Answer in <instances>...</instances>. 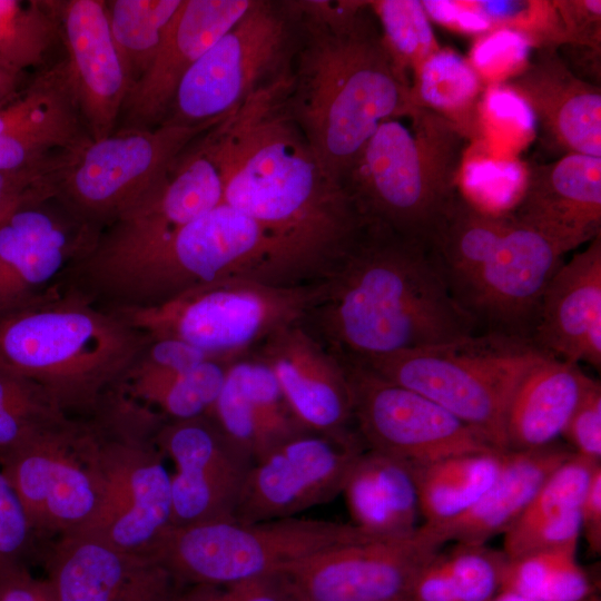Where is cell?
<instances>
[{"instance_id":"6da1fadb","label":"cell","mask_w":601,"mask_h":601,"mask_svg":"<svg viewBox=\"0 0 601 601\" xmlns=\"http://www.w3.org/2000/svg\"><path fill=\"white\" fill-rule=\"evenodd\" d=\"M288 71L224 122L223 203L244 213L292 254L303 280H324L365 223L324 170L284 105Z\"/></svg>"},{"instance_id":"7a4b0ae2","label":"cell","mask_w":601,"mask_h":601,"mask_svg":"<svg viewBox=\"0 0 601 601\" xmlns=\"http://www.w3.org/2000/svg\"><path fill=\"white\" fill-rule=\"evenodd\" d=\"M297 22L285 108L327 175L342 186L385 119L411 102L368 1H287Z\"/></svg>"},{"instance_id":"3957f363","label":"cell","mask_w":601,"mask_h":601,"mask_svg":"<svg viewBox=\"0 0 601 601\" xmlns=\"http://www.w3.org/2000/svg\"><path fill=\"white\" fill-rule=\"evenodd\" d=\"M303 322L344 363L449 342L477 326L427 242L366 223Z\"/></svg>"},{"instance_id":"277c9868","label":"cell","mask_w":601,"mask_h":601,"mask_svg":"<svg viewBox=\"0 0 601 601\" xmlns=\"http://www.w3.org/2000/svg\"><path fill=\"white\" fill-rule=\"evenodd\" d=\"M292 270V256L275 236L221 203L139 248L105 257H78L59 284L62 290L101 308L122 311L157 306L227 277L282 284Z\"/></svg>"},{"instance_id":"5b68a950","label":"cell","mask_w":601,"mask_h":601,"mask_svg":"<svg viewBox=\"0 0 601 601\" xmlns=\"http://www.w3.org/2000/svg\"><path fill=\"white\" fill-rule=\"evenodd\" d=\"M150 337L59 285L0 315V373L41 388L67 415L87 417Z\"/></svg>"},{"instance_id":"8992f818","label":"cell","mask_w":601,"mask_h":601,"mask_svg":"<svg viewBox=\"0 0 601 601\" xmlns=\"http://www.w3.org/2000/svg\"><path fill=\"white\" fill-rule=\"evenodd\" d=\"M467 140L440 114L411 104L380 124L342 187L364 223L428 243L460 193Z\"/></svg>"},{"instance_id":"52a82bcc","label":"cell","mask_w":601,"mask_h":601,"mask_svg":"<svg viewBox=\"0 0 601 601\" xmlns=\"http://www.w3.org/2000/svg\"><path fill=\"white\" fill-rule=\"evenodd\" d=\"M543 355L529 338L486 332L352 364L428 397L506 451L510 398Z\"/></svg>"},{"instance_id":"ba28073f","label":"cell","mask_w":601,"mask_h":601,"mask_svg":"<svg viewBox=\"0 0 601 601\" xmlns=\"http://www.w3.org/2000/svg\"><path fill=\"white\" fill-rule=\"evenodd\" d=\"M87 417L96 434L102 497L86 531L147 554L173 526L171 475L154 440L166 418L117 388Z\"/></svg>"},{"instance_id":"9c48e42d","label":"cell","mask_w":601,"mask_h":601,"mask_svg":"<svg viewBox=\"0 0 601 601\" xmlns=\"http://www.w3.org/2000/svg\"><path fill=\"white\" fill-rule=\"evenodd\" d=\"M355 524L286 518L171 526L149 550L185 585L227 587L276 573L325 550L380 538Z\"/></svg>"},{"instance_id":"30bf717a","label":"cell","mask_w":601,"mask_h":601,"mask_svg":"<svg viewBox=\"0 0 601 601\" xmlns=\"http://www.w3.org/2000/svg\"><path fill=\"white\" fill-rule=\"evenodd\" d=\"M318 284L235 276L196 286L157 306L110 312L149 337L177 338L233 361L253 353L276 329L302 321Z\"/></svg>"},{"instance_id":"8fae6325","label":"cell","mask_w":601,"mask_h":601,"mask_svg":"<svg viewBox=\"0 0 601 601\" xmlns=\"http://www.w3.org/2000/svg\"><path fill=\"white\" fill-rule=\"evenodd\" d=\"M224 119L87 136L50 162L46 178L52 198L77 219L100 229L140 201L195 138Z\"/></svg>"},{"instance_id":"7c38bea8","label":"cell","mask_w":601,"mask_h":601,"mask_svg":"<svg viewBox=\"0 0 601 601\" xmlns=\"http://www.w3.org/2000/svg\"><path fill=\"white\" fill-rule=\"evenodd\" d=\"M297 22L287 1L254 0L180 80L161 124L221 120L288 71Z\"/></svg>"},{"instance_id":"4fadbf2b","label":"cell","mask_w":601,"mask_h":601,"mask_svg":"<svg viewBox=\"0 0 601 601\" xmlns=\"http://www.w3.org/2000/svg\"><path fill=\"white\" fill-rule=\"evenodd\" d=\"M38 536L88 530L101 504L97 441L88 417L69 416L0 457Z\"/></svg>"},{"instance_id":"5bb4252c","label":"cell","mask_w":601,"mask_h":601,"mask_svg":"<svg viewBox=\"0 0 601 601\" xmlns=\"http://www.w3.org/2000/svg\"><path fill=\"white\" fill-rule=\"evenodd\" d=\"M344 365L352 387L353 421L368 450L412 464L500 451L428 397L361 365Z\"/></svg>"},{"instance_id":"9a60e30c","label":"cell","mask_w":601,"mask_h":601,"mask_svg":"<svg viewBox=\"0 0 601 601\" xmlns=\"http://www.w3.org/2000/svg\"><path fill=\"white\" fill-rule=\"evenodd\" d=\"M442 541L427 524L404 536H380L335 546L285 566L306 601H393L410 595Z\"/></svg>"},{"instance_id":"2e32d148","label":"cell","mask_w":601,"mask_h":601,"mask_svg":"<svg viewBox=\"0 0 601 601\" xmlns=\"http://www.w3.org/2000/svg\"><path fill=\"white\" fill-rule=\"evenodd\" d=\"M358 439L314 432L298 434L256 460L244 483L234 519L243 523L296 516L342 493L364 451Z\"/></svg>"},{"instance_id":"e0dca14e","label":"cell","mask_w":601,"mask_h":601,"mask_svg":"<svg viewBox=\"0 0 601 601\" xmlns=\"http://www.w3.org/2000/svg\"><path fill=\"white\" fill-rule=\"evenodd\" d=\"M176 467L171 475L173 526L235 520L254 463L208 416L165 420L154 435Z\"/></svg>"},{"instance_id":"ac0fdd59","label":"cell","mask_w":601,"mask_h":601,"mask_svg":"<svg viewBox=\"0 0 601 601\" xmlns=\"http://www.w3.org/2000/svg\"><path fill=\"white\" fill-rule=\"evenodd\" d=\"M98 231L52 197L26 204L0 220V315L56 288Z\"/></svg>"},{"instance_id":"d6986e66","label":"cell","mask_w":601,"mask_h":601,"mask_svg":"<svg viewBox=\"0 0 601 601\" xmlns=\"http://www.w3.org/2000/svg\"><path fill=\"white\" fill-rule=\"evenodd\" d=\"M564 254L538 231L512 219L459 303L477 325L487 326L486 332L530 339L542 295Z\"/></svg>"},{"instance_id":"ffe728a7","label":"cell","mask_w":601,"mask_h":601,"mask_svg":"<svg viewBox=\"0 0 601 601\" xmlns=\"http://www.w3.org/2000/svg\"><path fill=\"white\" fill-rule=\"evenodd\" d=\"M46 570L57 601H178L185 593V584L151 556L88 531L59 536Z\"/></svg>"},{"instance_id":"44dd1931","label":"cell","mask_w":601,"mask_h":601,"mask_svg":"<svg viewBox=\"0 0 601 601\" xmlns=\"http://www.w3.org/2000/svg\"><path fill=\"white\" fill-rule=\"evenodd\" d=\"M275 375L298 422L309 432L339 440L348 430L353 396L347 370L303 319L272 333L253 353Z\"/></svg>"},{"instance_id":"7402d4cb","label":"cell","mask_w":601,"mask_h":601,"mask_svg":"<svg viewBox=\"0 0 601 601\" xmlns=\"http://www.w3.org/2000/svg\"><path fill=\"white\" fill-rule=\"evenodd\" d=\"M66 50L65 65L91 138L116 130L130 89L114 42L105 0H51Z\"/></svg>"},{"instance_id":"603a6c76","label":"cell","mask_w":601,"mask_h":601,"mask_svg":"<svg viewBox=\"0 0 601 601\" xmlns=\"http://www.w3.org/2000/svg\"><path fill=\"white\" fill-rule=\"evenodd\" d=\"M253 3L254 0H183L150 67L127 95L122 128L160 125L183 77Z\"/></svg>"},{"instance_id":"cb8c5ba5","label":"cell","mask_w":601,"mask_h":601,"mask_svg":"<svg viewBox=\"0 0 601 601\" xmlns=\"http://www.w3.org/2000/svg\"><path fill=\"white\" fill-rule=\"evenodd\" d=\"M506 214L564 253L601 235V158L565 154L528 167L525 186Z\"/></svg>"},{"instance_id":"d4e9b609","label":"cell","mask_w":601,"mask_h":601,"mask_svg":"<svg viewBox=\"0 0 601 601\" xmlns=\"http://www.w3.org/2000/svg\"><path fill=\"white\" fill-rule=\"evenodd\" d=\"M502 83L526 102L553 147L601 158V88L577 76L556 47L535 48L526 67Z\"/></svg>"},{"instance_id":"484cf974","label":"cell","mask_w":601,"mask_h":601,"mask_svg":"<svg viewBox=\"0 0 601 601\" xmlns=\"http://www.w3.org/2000/svg\"><path fill=\"white\" fill-rule=\"evenodd\" d=\"M254 460L307 431L292 412L270 368L253 354L234 359L207 414Z\"/></svg>"},{"instance_id":"4316f807","label":"cell","mask_w":601,"mask_h":601,"mask_svg":"<svg viewBox=\"0 0 601 601\" xmlns=\"http://www.w3.org/2000/svg\"><path fill=\"white\" fill-rule=\"evenodd\" d=\"M598 323L601 235L554 273L542 295L530 341L550 356L578 364L582 343Z\"/></svg>"},{"instance_id":"83f0119b","label":"cell","mask_w":601,"mask_h":601,"mask_svg":"<svg viewBox=\"0 0 601 601\" xmlns=\"http://www.w3.org/2000/svg\"><path fill=\"white\" fill-rule=\"evenodd\" d=\"M594 380L578 364L543 355L523 375L505 414L506 451L555 443Z\"/></svg>"},{"instance_id":"f1b7e54d","label":"cell","mask_w":601,"mask_h":601,"mask_svg":"<svg viewBox=\"0 0 601 601\" xmlns=\"http://www.w3.org/2000/svg\"><path fill=\"white\" fill-rule=\"evenodd\" d=\"M572 453L555 443L530 451H506L499 476L467 512L446 523L427 525L443 544H484L518 521L546 477Z\"/></svg>"},{"instance_id":"f546056e","label":"cell","mask_w":601,"mask_h":601,"mask_svg":"<svg viewBox=\"0 0 601 601\" xmlns=\"http://www.w3.org/2000/svg\"><path fill=\"white\" fill-rule=\"evenodd\" d=\"M342 493L353 524L381 536H404L420 525L418 496L410 463L363 451Z\"/></svg>"},{"instance_id":"4dcf8cb0","label":"cell","mask_w":601,"mask_h":601,"mask_svg":"<svg viewBox=\"0 0 601 601\" xmlns=\"http://www.w3.org/2000/svg\"><path fill=\"white\" fill-rule=\"evenodd\" d=\"M511 225L506 213L484 210L461 191L443 215L428 244L457 302Z\"/></svg>"},{"instance_id":"1f68e13d","label":"cell","mask_w":601,"mask_h":601,"mask_svg":"<svg viewBox=\"0 0 601 601\" xmlns=\"http://www.w3.org/2000/svg\"><path fill=\"white\" fill-rule=\"evenodd\" d=\"M505 453L486 451L410 463L424 523H446L467 512L499 476Z\"/></svg>"},{"instance_id":"d6a6232c","label":"cell","mask_w":601,"mask_h":601,"mask_svg":"<svg viewBox=\"0 0 601 601\" xmlns=\"http://www.w3.org/2000/svg\"><path fill=\"white\" fill-rule=\"evenodd\" d=\"M484 90L469 59L440 48L414 73L411 102L440 114L467 139L480 138L477 108Z\"/></svg>"},{"instance_id":"836d02e7","label":"cell","mask_w":601,"mask_h":601,"mask_svg":"<svg viewBox=\"0 0 601 601\" xmlns=\"http://www.w3.org/2000/svg\"><path fill=\"white\" fill-rule=\"evenodd\" d=\"M233 361L210 358L184 373L125 377L116 388L166 420L194 418L209 413Z\"/></svg>"},{"instance_id":"e575fe53","label":"cell","mask_w":601,"mask_h":601,"mask_svg":"<svg viewBox=\"0 0 601 601\" xmlns=\"http://www.w3.org/2000/svg\"><path fill=\"white\" fill-rule=\"evenodd\" d=\"M181 2L183 0L105 1L111 36L130 88L150 67Z\"/></svg>"},{"instance_id":"d590c367","label":"cell","mask_w":601,"mask_h":601,"mask_svg":"<svg viewBox=\"0 0 601 601\" xmlns=\"http://www.w3.org/2000/svg\"><path fill=\"white\" fill-rule=\"evenodd\" d=\"M60 41L51 0H0V63L22 75Z\"/></svg>"},{"instance_id":"8d00e7d4","label":"cell","mask_w":601,"mask_h":601,"mask_svg":"<svg viewBox=\"0 0 601 601\" xmlns=\"http://www.w3.org/2000/svg\"><path fill=\"white\" fill-rule=\"evenodd\" d=\"M368 4L390 53L411 83L420 66L440 49L422 1L378 0Z\"/></svg>"},{"instance_id":"74e56055","label":"cell","mask_w":601,"mask_h":601,"mask_svg":"<svg viewBox=\"0 0 601 601\" xmlns=\"http://www.w3.org/2000/svg\"><path fill=\"white\" fill-rule=\"evenodd\" d=\"M67 417L41 388L0 373V457Z\"/></svg>"},{"instance_id":"f35d334b","label":"cell","mask_w":601,"mask_h":601,"mask_svg":"<svg viewBox=\"0 0 601 601\" xmlns=\"http://www.w3.org/2000/svg\"><path fill=\"white\" fill-rule=\"evenodd\" d=\"M526 176L528 166L518 159L465 155L459 189L477 207L503 214L520 198Z\"/></svg>"},{"instance_id":"ab89813d","label":"cell","mask_w":601,"mask_h":601,"mask_svg":"<svg viewBox=\"0 0 601 601\" xmlns=\"http://www.w3.org/2000/svg\"><path fill=\"white\" fill-rule=\"evenodd\" d=\"M465 8L482 17L495 29L525 35L535 48L564 43L560 19L553 1L464 0Z\"/></svg>"},{"instance_id":"60d3db41","label":"cell","mask_w":601,"mask_h":601,"mask_svg":"<svg viewBox=\"0 0 601 601\" xmlns=\"http://www.w3.org/2000/svg\"><path fill=\"white\" fill-rule=\"evenodd\" d=\"M599 467L601 463L572 453L546 477L513 525H525L579 510Z\"/></svg>"},{"instance_id":"b9f144b4","label":"cell","mask_w":601,"mask_h":601,"mask_svg":"<svg viewBox=\"0 0 601 601\" xmlns=\"http://www.w3.org/2000/svg\"><path fill=\"white\" fill-rule=\"evenodd\" d=\"M442 554L457 601H491L500 592L503 551L485 543H457Z\"/></svg>"},{"instance_id":"7bdbcfd3","label":"cell","mask_w":601,"mask_h":601,"mask_svg":"<svg viewBox=\"0 0 601 601\" xmlns=\"http://www.w3.org/2000/svg\"><path fill=\"white\" fill-rule=\"evenodd\" d=\"M534 49L535 46L525 35L495 29L474 43L469 61L483 82L502 83L526 67Z\"/></svg>"},{"instance_id":"ee69618b","label":"cell","mask_w":601,"mask_h":601,"mask_svg":"<svg viewBox=\"0 0 601 601\" xmlns=\"http://www.w3.org/2000/svg\"><path fill=\"white\" fill-rule=\"evenodd\" d=\"M581 536L580 509L525 525H513L504 533L503 553L515 559L535 552L578 549Z\"/></svg>"},{"instance_id":"f6af8a7d","label":"cell","mask_w":601,"mask_h":601,"mask_svg":"<svg viewBox=\"0 0 601 601\" xmlns=\"http://www.w3.org/2000/svg\"><path fill=\"white\" fill-rule=\"evenodd\" d=\"M37 540L21 501L0 470V578L27 569Z\"/></svg>"},{"instance_id":"bcb514c9","label":"cell","mask_w":601,"mask_h":601,"mask_svg":"<svg viewBox=\"0 0 601 601\" xmlns=\"http://www.w3.org/2000/svg\"><path fill=\"white\" fill-rule=\"evenodd\" d=\"M480 134L503 128L516 135L519 142H526L536 127L534 116L526 102L504 83L489 85L477 108Z\"/></svg>"},{"instance_id":"7dc6e473","label":"cell","mask_w":601,"mask_h":601,"mask_svg":"<svg viewBox=\"0 0 601 601\" xmlns=\"http://www.w3.org/2000/svg\"><path fill=\"white\" fill-rule=\"evenodd\" d=\"M210 358L216 357L184 341L170 337H150L122 378L150 374L184 373Z\"/></svg>"},{"instance_id":"c3c4849f","label":"cell","mask_w":601,"mask_h":601,"mask_svg":"<svg viewBox=\"0 0 601 601\" xmlns=\"http://www.w3.org/2000/svg\"><path fill=\"white\" fill-rule=\"evenodd\" d=\"M572 452L601 463V384L593 381L571 415L562 434Z\"/></svg>"},{"instance_id":"681fc988","label":"cell","mask_w":601,"mask_h":601,"mask_svg":"<svg viewBox=\"0 0 601 601\" xmlns=\"http://www.w3.org/2000/svg\"><path fill=\"white\" fill-rule=\"evenodd\" d=\"M564 43L601 49V1H553Z\"/></svg>"},{"instance_id":"f907efd6","label":"cell","mask_w":601,"mask_h":601,"mask_svg":"<svg viewBox=\"0 0 601 601\" xmlns=\"http://www.w3.org/2000/svg\"><path fill=\"white\" fill-rule=\"evenodd\" d=\"M48 166L0 169V220L26 204L52 197L46 178Z\"/></svg>"},{"instance_id":"816d5d0a","label":"cell","mask_w":601,"mask_h":601,"mask_svg":"<svg viewBox=\"0 0 601 601\" xmlns=\"http://www.w3.org/2000/svg\"><path fill=\"white\" fill-rule=\"evenodd\" d=\"M294 590L282 572L217 589L207 601H287Z\"/></svg>"},{"instance_id":"f5cc1de1","label":"cell","mask_w":601,"mask_h":601,"mask_svg":"<svg viewBox=\"0 0 601 601\" xmlns=\"http://www.w3.org/2000/svg\"><path fill=\"white\" fill-rule=\"evenodd\" d=\"M408 598L413 601H457L440 551L422 568Z\"/></svg>"},{"instance_id":"db71d44e","label":"cell","mask_w":601,"mask_h":601,"mask_svg":"<svg viewBox=\"0 0 601 601\" xmlns=\"http://www.w3.org/2000/svg\"><path fill=\"white\" fill-rule=\"evenodd\" d=\"M422 4L430 20L464 33H487L490 24L460 1L424 0Z\"/></svg>"},{"instance_id":"11a10c76","label":"cell","mask_w":601,"mask_h":601,"mask_svg":"<svg viewBox=\"0 0 601 601\" xmlns=\"http://www.w3.org/2000/svg\"><path fill=\"white\" fill-rule=\"evenodd\" d=\"M0 601H57L48 581L22 569L0 578Z\"/></svg>"},{"instance_id":"9f6ffc18","label":"cell","mask_w":601,"mask_h":601,"mask_svg":"<svg viewBox=\"0 0 601 601\" xmlns=\"http://www.w3.org/2000/svg\"><path fill=\"white\" fill-rule=\"evenodd\" d=\"M581 535L585 539L589 551L601 552V467L593 476L590 487L580 506Z\"/></svg>"},{"instance_id":"6f0895ef","label":"cell","mask_w":601,"mask_h":601,"mask_svg":"<svg viewBox=\"0 0 601 601\" xmlns=\"http://www.w3.org/2000/svg\"><path fill=\"white\" fill-rule=\"evenodd\" d=\"M21 75L0 63V106L19 91Z\"/></svg>"},{"instance_id":"680465c9","label":"cell","mask_w":601,"mask_h":601,"mask_svg":"<svg viewBox=\"0 0 601 601\" xmlns=\"http://www.w3.org/2000/svg\"><path fill=\"white\" fill-rule=\"evenodd\" d=\"M217 589L216 587L193 585L178 601H207Z\"/></svg>"},{"instance_id":"91938a15","label":"cell","mask_w":601,"mask_h":601,"mask_svg":"<svg viewBox=\"0 0 601 601\" xmlns=\"http://www.w3.org/2000/svg\"><path fill=\"white\" fill-rule=\"evenodd\" d=\"M491 601H543L508 591H500Z\"/></svg>"},{"instance_id":"94428289","label":"cell","mask_w":601,"mask_h":601,"mask_svg":"<svg viewBox=\"0 0 601 601\" xmlns=\"http://www.w3.org/2000/svg\"><path fill=\"white\" fill-rule=\"evenodd\" d=\"M287 601H306V600H304L302 597L296 594L294 591L293 595Z\"/></svg>"},{"instance_id":"6125c7cd","label":"cell","mask_w":601,"mask_h":601,"mask_svg":"<svg viewBox=\"0 0 601 601\" xmlns=\"http://www.w3.org/2000/svg\"><path fill=\"white\" fill-rule=\"evenodd\" d=\"M393 601H413V600L407 597V598H402V599H397Z\"/></svg>"}]
</instances>
